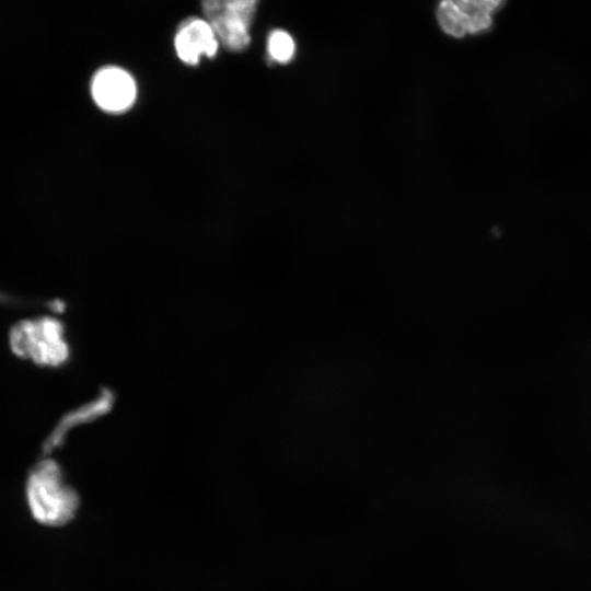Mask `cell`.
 Returning <instances> with one entry per match:
<instances>
[{
	"label": "cell",
	"mask_w": 591,
	"mask_h": 591,
	"mask_svg": "<svg viewBox=\"0 0 591 591\" xmlns=\"http://www.w3.org/2000/svg\"><path fill=\"white\" fill-rule=\"evenodd\" d=\"M26 499L36 521L60 526L74 518L80 500L76 490L66 484L61 467L54 460L38 462L26 482Z\"/></svg>",
	"instance_id": "cell-1"
},
{
	"label": "cell",
	"mask_w": 591,
	"mask_h": 591,
	"mask_svg": "<svg viewBox=\"0 0 591 591\" xmlns=\"http://www.w3.org/2000/svg\"><path fill=\"white\" fill-rule=\"evenodd\" d=\"M12 352L33 363L58 368L70 358V346L61 321L51 316L16 322L9 332Z\"/></svg>",
	"instance_id": "cell-2"
},
{
	"label": "cell",
	"mask_w": 591,
	"mask_h": 591,
	"mask_svg": "<svg viewBox=\"0 0 591 591\" xmlns=\"http://www.w3.org/2000/svg\"><path fill=\"white\" fill-rule=\"evenodd\" d=\"M200 7L220 45L233 53L250 46L258 0H201Z\"/></svg>",
	"instance_id": "cell-3"
},
{
	"label": "cell",
	"mask_w": 591,
	"mask_h": 591,
	"mask_svg": "<svg viewBox=\"0 0 591 591\" xmlns=\"http://www.w3.org/2000/svg\"><path fill=\"white\" fill-rule=\"evenodd\" d=\"M91 95L102 111L119 114L134 105L137 97V83L126 69L118 66H105L92 77Z\"/></svg>",
	"instance_id": "cell-4"
},
{
	"label": "cell",
	"mask_w": 591,
	"mask_h": 591,
	"mask_svg": "<svg viewBox=\"0 0 591 591\" xmlns=\"http://www.w3.org/2000/svg\"><path fill=\"white\" fill-rule=\"evenodd\" d=\"M219 39L209 22L199 16L183 20L174 35V49L185 65L196 66L202 57L212 58L219 50Z\"/></svg>",
	"instance_id": "cell-5"
},
{
	"label": "cell",
	"mask_w": 591,
	"mask_h": 591,
	"mask_svg": "<svg viewBox=\"0 0 591 591\" xmlns=\"http://www.w3.org/2000/svg\"><path fill=\"white\" fill-rule=\"evenodd\" d=\"M437 18L441 28L453 37L486 32L493 25V18L470 13L454 0H442Z\"/></svg>",
	"instance_id": "cell-6"
},
{
	"label": "cell",
	"mask_w": 591,
	"mask_h": 591,
	"mask_svg": "<svg viewBox=\"0 0 591 591\" xmlns=\"http://www.w3.org/2000/svg\"><path fill=\"white\" fill-rule=\"evenodd\" d=\"M267 53L271 60L278 63H288L296 53L292 36L283 30H274L267 39Z\"/></svg>",
	"instance_id": "cell-7"
},
{
	"label": "cell",
	"mask_w": 591,
	"mask_h": 591,
	"mask_svg": "<svg viewBox=\"0 0 591 591\" xmlns=\"http://www.w3.org/2000/svg\"><path fill=\"white\" fill-rule=\"evenodd\" d=\"M464 10L473 14L489 15L494 18V14L501 9L506 0H454Z\"/></svg>",
	"instance_id": "cell-8"
}]
</instances>
